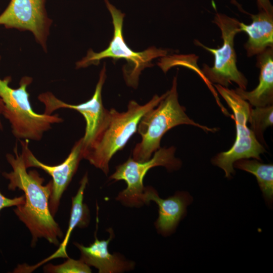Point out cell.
Segmentation results:
<instances>
[{
    "label": "cell",
    "mask_w": 273,
    "mask_h": 273,
    "mask_svg": "<svg viewBox=\"0 0 273 273\" xmlns=\"http://www.w3.org/2000/svg\"><path fill=\"white\" fill-rule=\"evenodd\" d=\"M257 66L260 69L259 83L251 91L239 87L235 92L255 107H265L273 103V48L257 55Z\"/></svg>",
    "instance_id": "cell-14"
},
{
    "label": "cell",
    "mask_w": 273,
    "mask_h": 273,
    "mask_svg": "<svg viewBox=\"0 0 273 273\" xmlns=\"http://www.w3.org/2000/svg\"><path fill=\"white\" fill-rule=\"evenodd\" d=\"M106 78V67L104 65L93 96L87 101L80 104L65 103L49 92L42 93L38 97V100L44 106V113L46 114L51 115L58 109L68 108L78 111L83 116L86 126L84 135L82 138L83 146L88 144L93 139L106 114L107 109L103 106L102 99V90Z\"/></svg>",
    "instance_id": "cell-11"
},
{
    "label": "cell",
    "mask_w": 273,
    "mask_h": 273,
    "mask_svg": "<svg viewBox=\"0 0 273 273\" xmlns=\"http://www.w3.org/2000/svg\"><path fill=\"white\" fill-rule=\"evenodd\" d=\"M213 22L221 31L222 46L216 49L210 48L195 40L196 45L209 52L214 57L212 67L204 65L202 72L203 77L211 83L226 87L233 82L239 86L238 87L246 90L248 80L237 68V55L234 48L235 36L241 32L240 22L225 14L216 13Z\"/></svg>",
    "instance_id": "cell-7"
},
{
    "label": "cell",
    "mask_w": 273,
    "mask_h": 273,
    "mask_svg": "<svg viewBox=\"0 0 273 273\" xmlns=\"http://www.w3.org/2000/svg\"><path fill=\"white\" fill-rule=\"evenodd\" d=\"M257 3L260 11L273 13V7L269 0H257Z\"/></svg>",
    "instance_id": "cell-21"
},
{
    "label": "cell",
    "mask_w": 273,
    "mask_h": 273,
    "mask_svg": "<svg viewBox=\"0 0 273 273\" xmlns=\"http://www.w3.org/2000/svg\"><path fill=\"white\" fill-rule=\"evenodd\" d=\"M81 259L75 260L68 258L61 264H47L44 267V271L52 273H90L92 270Z\"/></svg>",
    "instance_id": "cell-19"
},
{
    "label": "cell",
    "mask_w": 273,
    "mask_h": 273,
    "mask_svg": "<svg viewBox=\"0 0 273 273\" xmlns=\"http://www.w3.org/2000/svg\"><path fill=\"white\" fill-rule=\"evenodd\" d=\"M14 155L8 153L6 157L12 168L3 176L9 180L8 188H17L24 193V203L16 206L14 212L29 229L32 236V245L37 239L43 238L49 243L59 244L58 239L63 233L54 220L49 208V200L53 191V183L43 185L44 179L36 170L27 171L23 154L18 153L17 146L14 148Z\"/></svg>",
    "instance_id": "cell-1"
},
{
    "label": "cell",
    "mask_w": 273,
    "mask_h": 273,
    "mask_svg": "<svg viewBox=\"0 0 273 273\" xmlns=\"http://www.w3.org/2000/svg\"><path fill=\"white\" fill-rule=\"evenodd\" d=\"M87 183L88 177L86 173L80 181L76 195L72 198V207L68 228L62 243L53 254L43 260L39 264L36 265V266L53 259L59 257L68 258L66 247L73 230L76 227H86L89 223V210L87 206L83 203L84 193Z\"/></svg>",
    "instance_id": "cell-16"
},
{
    "label": "cell",
    "mask_w": 273,
    "mask_h": 273,
    "mask_svg": "<svg viewBox=\"0 0 273 273\" xmlns=\"http://www.w3.org/2000/svg\"><path fill=\"white\" fill-rule=\"evenodd\" d=\"M155 95L144 105L129 101L127 109L119 112L114 108L107 110L103 121L93 136L85 146L82 145V157L106 175L109 172V162L113 155L126 145L137 131L142 116L155 107L166 96Z\"/></svg>",
    "instance_id": "cell-2"
},
{
    "label": "cell",
    "mask_w": 273,
    "mask_h": 273,
    "mask_svg": "<svg viewBox=\"0 0 273 273\" xmlns=\"http://www.w3.org/2000/svg\"><path fill=\"white\" fill-rule=\"evenodd\" d=\"M175 148H160L154 152L153 157L141 162L129 157L123 163L116 168L115 171L110 176V180H124L126 189L121 191L116 199L127 207H140L145 204L144 201L145 187L143 180L147 172L156 166L165 167L169 171L178 169L181 166V161L175 157Z\"/></svg>",
    "instance_id": "cell-8"
},
{
    "label": "cell",
    "mask_w": 273,
    "mask_h": 273,
    "mask_svg": "<svg viewBox=\"0 0 273 273\" xmlns=\"http://www.w3.org/2000/svg\"><path fill=\"white\" fill-rule=\"evenodd\" d=\"M44 3V0H11L0 15V25L31 32L46 50L51 21L47 16Z\"/></svg>",
    "instance_id": "cell-9"
},
{
    "label": "cell",
    "mask_w": 273,
    "mask_h": 273,
    "mask_svg": "<svg viewBox=\"0 0 273 273\" xmlns=\"http://www.w3.org/2000/svg\"><path fill=\"white\" fill-rule=\"evenodd\" d=\"M22 153L26 167H34L43 170L52 177L53 191L49 200L51 213L57 211L61 198L75 173L82 157V139L77 141L65 160L57 165L50 166L39 161L28 148V141H20Z\"/></svg>",
    "instance_id": "cell-10"
},
{
    "label": "cell",
    "mask_w": 273,
    "mask_h": 273,
    "mask_svg": "<svg viewBox=\"0 0 273 273\" xmlns=\"http://www.w3.org/2000/svg\"><path fill=\"white\" fill-rule=\"evenodd\" d=\"M234 168H238L255 176L263 198L269 207L273 202V165L264 164L258 160L242 159L235 161Z\"/></svg>",
    "instance_id": "cell-17"
},
{
    "label": "cell",
    "mask_w": 273,
    "mask_h": 273,
    "mask_svg": "<svg viewBox=\"0 0 273 273\" xmlns=\"http://www.w3.org/2000/svg\"><path fill=\"white\" fill-rule=\"evenodd\" d=\"M248 121L251 129L258 140L263 141V133L265 129L273 124V106L255 107L251 109Z\"/></svg>",
    "instance_id": "cell-18"
},
{
    "label": "cell",
    "mask_w": 273,
    "mask_h": 273,
    "mask_svg": "<svg viewBox=\"0 0 273 273\" xmlns=\"http://www.w3.org/2000/svg\"><path fill=\"white\" fill-rule=\"evenodd\" d=\"M107 8L112 18L114 34L108 48L99 53L89 50L85 57L76 63L77 68H84L91 65H98L106 58L114 60L124 59L127 64L122 68L123 76L126 84L133 88L138 84L141 72L147 67L152 66L151 61L158 57L167 55L168 51L151 47L144 51L134 52L126 44L123 37L122 26L124 14L116 9L108 0H105Z\"/></svg>",
    "instance_id": "cell-5"
},
{
    "label": "cell",
    "mask_w": 273,
    "mask_h": 273,
    "mask_svg": "<svg viewBox=\"0 0 273 273\" xmlns=\"http://www.w3.org/2000/svg\"><path fill=\"white\" fill-rule=\"evenodd\" d=\"M4 109V105L2 99L0 98V129H2V124L1 122V117L2 115H3Z\"/></svg>",
    "instance_id": "cell-22"
},
{
    "label": "cell",
    "mask_w": 273,
    "mask_h": 273,
    "mask_svg": "<svg viewBox=\"0 0 273 273\" xmlns=\"http://www.w3.org/2000/svg\"><path fill=\"white\" fill-rule=\"evenodd\" d=\"M251 23L240 22L241 32L248 36L244 44L248 57L257 55L269 48H273V13L260 11L250 14Z\"/></svg>",
    "instance_id": "cell-15"
},
{
    "label": "cell",
    "mask_w": 273,
    "mask_h": 273,
    "mask_svg": "<svg viewBox=\"0 0 273 273\" xmlns=\"http://www.w3.org/2000/svg\"><path fill=\"white\" fill-rule=\"evenodd\" d=\"M32 80L31 77L24 76L19 87L13 88L9 86L10 77L0 78V98L4 105L3 115L9 121L14 136L18 139L39 141L53 124L63 120L58 114H38L32 110L27 90Z\"/></svg>",
    "instance_id": "cell-4"
},
{
    "label": "cell",
    "mask_w": 273,
    "mask_h": 273,
    "mask_svg": "<svg viewBox=\"0 0 273 273\" xmlns=\"http://www.w3.org/2000/svg\"><path fill=\"white\" fill-rule=\"evenodd\" d=\"M193 200L192 196L186 191H177L173 196L162 199L152 187L145 188V204L153 201L158 205L159 215L155 225L158 233L165 237L174 233L179 222L186 216L187 207Z\"/></svg>",
    "instance_id": "cell-12"
},
{
    "label": "cell",
    "mask_w": 273,
    "mask_h": 273,
    "mask_svg": "<svg viewBox=\"0 0 273 273\" xmlns=\"http://www.w3.org/2000/svg\"><path fill=\"white\" fill-rule=\"evenodd\" d=\"M214 86L234 113L236 139L227 151L217 154L211 160L212 164L222 169L225 176L231 178L235 173L233 164L242 159L260 160V155L265 151L253 132L247 125L251 105L238 95L234 89L215 84Z\"/></svg>",
    "instance_id": "cell-6"
},
{
    "label": "cell",
    "mask_w": 273,
    "mask_h": 273,
    "mask_svg": "<svg viewBox=\"0 0 273 273\" xmlns=\"http://www.w3.org/2000/svg\"><path fill=\"white\" fill-rule=\"evenodd\" d=\"M108 231L110 235L107 240H99L95 235L94 242L88 246L74 243L80 251V259L89 266L97 268L100 273H120L132 270L135 265L133 262L119 254L109 252L108 245L114 234L111 229Z\"/></svg>",
    "instance_id": "cell-13"
},
{
    "label": "cell",
    "mask_w": 273,
    "mask_h": 273,
    "mask_svg": "<svg viewBox=\"0 0 273 273\" xmlns=\"http://www.w3.org/2000/svg\"><path fill=\"white\" fill-rule=\"evenodd\" d=\"M181 124L193 125L206 132H215L218 130L198 123L186 114L185 108L178 102L177 77L174 76L166 96L141 118L137 130L142 139L133 150L132 158L141 162L150 159L152 154L160 148L163 135L171 128Z\"/></svg>",
    "instance_id": "cell-3"
},
{
    "label": "cell",
    "mask_w": 273,
    "mask_h": 273,
    "mask_svg": "<svg viewBox=\"0 0 273 273\" xmlns=\"http://www.w3.org/2000/svg\"><path fill=\"white\" fill-rule=\"evenodd\" d=\"M24 196L10 199L4 196L0 193V210L6 207L17 206L24 203Z\"/></svg>",
    "instance_id": "cell-20"
}]
</instances>
